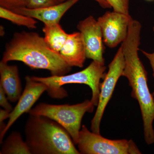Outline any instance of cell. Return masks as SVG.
<instances>
[{
    "label": "cell",
    "mask_w": 154,
    "mask_h": 154,
    "mask_svg": "<svg viewBox=\"0 0 154 154\" xmlns=\"http://www.w3.org/2000/svg\"><path fill=\"white\" fill-rule=\"evenodd\" d=\"M141 25L134 20L129 25L127 36L122 43L125 67L122 76L126 77L132 89L131 96L137 100L143 121L145 140L148 145L154 143V99L148 86L147 72L139 57Z\"/></svg>",
    "instance_id": "cell-1"
},
{
    "label": "cell",
    "mask_w": 154,
    "mask_h": 154,
    "mask_svg": "<svg viewBox=\"0 0 154 154\" xmlns=\"http://www.w3.org/2000/svg\"><path fill=\"white\" fill-rule=\"evenodd\" d=\"M2 61L22 62L31 69L47 70L53 76L64 75L71 70L59 54L48 46L44 38L33 32L15 33L6 45Z\"/></svg>",
    "instance_id": "cell-2"
},
{
    "label": "cell",
    "mask_w": 154,
    "mask_h": 154,
    "mask_svg": "<svg viewBox=\"0 0 154 154\" xmlns=\"http://www.w3.org/2000/svg\"><path fill=\"white\" fill-rule=\"evenodd\" d=\"M31 154H80L66 130L48 117L30 115L25 125Z\"/></svg>",
    "instance_id": "cell-3"
},
{
    "label": "cell",
    "mask_w": 154,
    "mask_h": 154,
    "mask_svg": "<svg viewBox=\"0 0 154 154\" xmlns=\"http://www.w3.org/2000/svg\"><path fill=\"white\" fill-rule=\"evenodd\" d=\"M106 66L105 65L93 61L86 68L81 71L70 75L48 77L33 76L35 81L44 84L47 88L46 92L51 98L61 99L68 96L66 90L63 86L67 84H84L88 85L92 91L91 101L95 106L99 102L100 81L104 79Z\"/></svg>",
    "instance_id": "cell-4"
},
{
    "label": "cell",
    "mask_w": 154,
    "mask_h": 154,
    "mask_svg": "<svg viewBox=\"0 0 154 154\" xmlns=\"http://www.w3.org/2000/svg\"><path fill=\"white\" fill-rule=\"evenodd\" d=\"M95 106L91 100H89L74 105L41 103L31 109L28 113L30 115L44 116L54 120L66 130L74 143L77 144L83 116L87 112L92 113Z\"/></svg>",
    "instance_id": "cell-5"
},
{
    "label": "cell",
    "mask_w": 154,
    "mask_h": 154,
    "mask_svg": "<svg viewBox=\"0 0 154 154\" xmlns=\"http://www.w3.org/2000/svg\"><path fill=\"white\" fill-rule=\"evenodd\" d=\"M77 145L80 154H141L131 140L108 139L90 131L85 125L82 126L80 130Z\"/></svg>",
    "instance_id": "cell-6"
},
{
    "label": "cell",
    "mask_w": 154,
    "mask_h": 154,
    "mask_svg": "<svg viewBox=\"0 0 154 154\" xmlns=\"http://www.w3.org/2000/svg\"><path fill=\"white\" fill-rule=\"evenodd\" d=\"M124 67V57L121 45L108 66V71L101 84L99 102L91 123V131L95 133L100 134V125L104 111L112 97L119 79L122 76Z\"/></svg>",
    "instance_id": "cell-7"
},
{
    "label": "cell",
    "mask_w": 154,
    "mask_h": 154,
    "mask_svg": "<svg viewBox=\"0 0 154 154\" xmlns=\"http://www.w3.org/2000/svg\"><path fill=\"white\" fill-rule=\"evenodd\" d=\"M132 19L130 15L114 11L107 12L98 18L103 42L107 47L114 48L125 40Z\"/></svg>",
    "instance_id": "cell-8"
},
{
    "label": "cell",
    "mask_w": 154,
    "mask_h": 154,
    "mask_svg": "<svg viewBox=\"0 0 154 154\" xmlns=\"http://www.w3.org/2000/svg\"><path fill=\"white\" fill-rule=\"evenodd\" d=\"M25 86L18 103L11 112L5 127L0 132V143H2L5 135L14 122L22 114L29 113L33 105L42 94L47 90L46 86L41 82L35 81L32 77H25Z\"/></svg>",
    "instance_id": "cell-9"
},
{
    "label": "cell",
    "mask_w": 154,
    "mask_h": 154,
    "mask_svg": "<svg viewBox=\"0 0 154 154\" xmlns=\"http://www.w3.org/2000/svg\"><path fill=\"white\" fill-rule=\"evenodd\" d=\"M77 28L82 36L87 58L105 65L104 42L98 21L89 16L79 22Z\"/></svg>",
    "instance_id": "cell-10"
},
{
    "label": "cell",
    "mask_w": 154,
    "mask_h": 154,
    "mask_svg": "<svg viewBox=\"0 0 154 154\" xmlns=\"http://www.w3.org/2000/svg\"><path fill=\"white\" fill-rule=\"evenodd\" d=\"M79 0H67L63 2L47 8L30 9L22 7L14 10V12L37 19L45 25L59 24L60 21L69 9Z\"/></svg>",
    "instance_id": "cell-11"
},
{
    "label": "cell",
    "mask_w": 154,
    "mask_h": 154,
    "mask_svg": "<svg viewBox=\"0 0 154 154\" xmlns=\"http://www.w3.org/2000/svg\"><path fill=\"white\" fill-rule=\"evenodd\" d=\"M59 54L71 67H83L87 57L81 33L75 32L69 34Z\"/></svg>",
    "instance_id": "cell-12"
},
{
    "label": "cell",
    "mask_w": 154,
    "mask_h": 154,
    "mask_svg": "<svg viewBox=\"0 0 154 154\" xmlns=\"http://www.w3.org/2000/svg\"><path fill=\"white\" fill-rule=\"evenodd\" d=\"M0 86L4 89L9 101L17 102L22 94V87L18 67L0 62Z\"/></svg>",
    "instance_id": "cell-13"
},
{
    "label": "cell",
    "mask_w": 154,
    "mask_h": 154,
    "mask_svg": "<svg viewBox=\"0 0 154 154\" xmlns=\"http://www.w3.org/2000/svg\"><path fill=\"white\" fill-rule=\"evenodd\" d=\"M45 40L54 51L59 54L66 41L68 34L59 24L45 25L42 29Z\"/></svg>",
    "instance_id": "cell-14"
},
{
    "label": "cell",
    "mask_w": 154,
    "mask_h": 154,
    "mask_svg": "<svg viewBox=\"0 0 154 154\" xmlns=\"http://www.w3.org/2000/svg\"><path fill=\"white\" fill-rule=\"evenodd\" d=\"M1 154H31L26 141L22 139L20 133H11L2 143Z\"/></svg>",
    "instance_id": "cell-15"
},
{
    "label": "cell",
    "mask_w": 154,
    "mask_h": 154,
    "mask_svg": "<svg viewBox=\"0 0 154 154\" xmlns=\"http://www.w3.org/2000/svg\"><path fill=\"white\" fill-rule=\"evenodd\" d=\"M0 17L16 25L24 26L28 29H34L37 28V22L35 19L2 7H0Z\"/></svg>",
    "instance_id": "cell-16"
},
{
    "label": "cell",
    "mask_w": 154,
    "mask_h": 154,
    "mask_svg": "<svg viewBox=\"0 0 154 154\" xmlns=\"http://www.w3.org/2000/svg\"><path fill=\"white\" fill-rule=\"evenodd\" d=\"M58 4L56 0H25V7L30 9H38Z\"/></svg>",
    "instance_id": "cell-17"
},
{
    "label": "cell",
    "mask_w": 154,
    "mask_h": 154,
    "mask_svg": "<svg viewBox=\"0 0 154 154\" xmlns=\"http://www.w3.org/2000/svg\"><path fill=\"white\" fill-rule=\"evenodd\" d=\"M113 8V11L126 15H129L130 0H107Z\"/></svg>",
    "instance_id": "cell-18"
},
{
    "label": "cell",
    "mask_w": 154,
    "mask_h": 154,
    "mask_svg": "<svg viewBox=\"0 0 154 154\" xmlns=\"http://www.w3.org/2000/svg\"><path fill=\"white\" fill-rule=\"evenodd\" d=\"M25 0H0L1 7L14 11L19 8L25 7Z\"/></svg>",
    "instance_id": "cell-19"
},
{
    "label": "cell",
    "mask_w": 154,
    "mask_h": 154,
    "mask_svg": "<svg viewBox=\"0 0 154 154\" xmlns=\"http://www.w3.org/2000/svg\"><path fill=\"white\" fill-rule=\"evenodd\" d=\"M9 99L5 92L2 88L0 86V105L5 110L11 112L14 108L9 103Z\"/></svg>",
    "instance_id": "cell-20"
},
{
    "label": "cell",
    "mask_w": 154,
    "mask_h": 154,
    "mask_svg": "<svg viewBox=\"0 0 154 154\" xmlns=\"http://www.w3.org/2000/svg\"><path fill=\"white\" fill-rule=\"evenodd\" d=\"M153 31L154 32V26L153 27ZM141 51L143 54L149 60L150 64L151 66L152 69L153 76L154 78V52L152 53H149L146 52V51L143 50H141ZM152 94L154 96V91Z\"/></svg>",
    "instance_id": "cell-21"
},
{
    "label": "cell",
    "mask_w": 154,
    "mask_h": 154,
    "mask_svg": "<svg viewBox=\"0 0 154 154\" xmlns=\"http://www.w3.org/2000/svg\"><path fill=\"white\" fill-rule=\"evenodd\" d=\"M11 112L5 109L0 110V126L5 125L4 121L7 119L9 118Z\"/></svg>",
    "instance_id": "cell-22"
},
{
    "label": "cell",
    "mask_w": 154,
    "mask_h": 154,
    "mask_svg": "<svg viewBox=\"0 0 154 154\" xmlns=\"http://www.w3.org/2000/svg\"><path fill=\"white\" fill-rule=\"evenodd\" d=\"M67 0H56L57 2L58 3L63 2H64ZM97 2L99 3L101 7H102L103 8H111V6L110 5V4L107 2V0H95Z\"/></svg>",
    "instance_id": "cell-23"
},
{
    "label": "cell",
    "mask_w": 154,
    "mask_h": 154,
    "mask_svg": "<svg viewBox=\"0 0 154 154\" xmlns=\"http://www.w3.org/2000/svg\"><path fill=\"white\" fill-rule=\"evenodd\" d=\"M146 1H152V0H146Z\"/></svg>",
    "instance_id": "cell-24"
}]
</instances>
